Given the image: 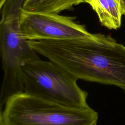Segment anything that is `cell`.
I'll return each instance as SVG.
<instances>
[{
    "label": "cell",
    "instance_id": "obj_1",
    "mask_svg": "<svg viewBox=\"0 0 125 125\" xmlns=\"http://www.w3.org/2000/svg\"><path fill=\"white\" fill-rule=\"evenodd\" d=\"M39 54L76 79L116 86L125 92V46L110 36L66 40H27Z\"/></svg>",
    "mask_w": 125,
    "mask_h": 125
},
{
    "label": "cell",
    "instance_id": "obj_2",
    "mask_svg": "<svg viewBox=\"0 0 125 125\" xmlns=\"http://www.w3.org/2000/svg\"><path fill=\"white\" fill-rule=\"evenodd\" d=\"M0 119L3 125H97L98 113L90 107L66 106L23 92L6 101Z\"/></svg>",
    "mask_w": 125,
    "mask_h": 125
},
{
    "label": "cell",
    "instance_id": "obj_3",
    "mask_svg": "<svg viewBox=\"0 0 125 125\" xmlns=\"http://www.w3.org/2000/svg\"><path fill=\"white\" fill-rule=\"evenodd\" d=\"M24 92L66 106L88 108L87 92L75 78L51 61L40 59L22 63Z\"/></svg>",
    "mask_w": 125,
    "mask_h": 125
},
{
    "label": "cell",
    "instance_id": "obj_4",
    "mask_svg": "<svg viewBox=\"0 0 125 125\" xmlns=\"http://www.w3.org/2000/svg\"><path fill=\"white\" fill-rule=\"evenodd\" d=\"M76 17L58 14L28 12L21 8L20 26L26 40H66L90 38L85 25L75 21Z\"/></svg>",
    "mask_w": 125,
    "mask_h": 125
},
{
    "label": "cell",
    "instance_id": "obj_5",
    "mask_svg": "<svg viewBox=\"0 0 125 125\" xmlns=\"http://www.w3.org/2000/svg\"><path fill=\"white\" fill-rule=\"evenodd\" d=\"M24 0H6L1 7L0 21V53L31 55L35 52L24 39L20 14Z\"/></svg>",
    "mask_w": 125,
    "mask_h": 125
},
{
    "label": "cell",
    "instance_id": "obj_6",
    "mask_svg": "<svg viewBox=\"0 0 125 125\" xmlns=\"http://www.w3.org/2000/svg\"><path fill=\"white\" fill-rule=\"evenodd\" d=\"M90 5L102 25L109 29L120 27L122 14L117 0H91Z\"/></svg>",
    "mask_w": 125,
    "mask_h": 125
},
{
    "label": "cell",
    "instance_id": "obj_7",
    "mask_svg": "<svg viewBox=\"0 0 125 125\" xmlns=\"http://www.w3.org/2000/svg\"><path fill=\"white\" fill-rule=\"evenodd\" d=\"M91 0H24L22 9L36 13L58 14L82 3L90 5Z\"/></svg>",
    "mask_w": 125,
    "mask_h": 125
},
{
    "label": "cell",
    "instance_id": "obj_8",
    "mask_svg": "<svg viewBox=\"0 0 125 125\" xmlns=\"http://www.w3.org/2000/svg\"><path fill=\"white\" fill-rule=\"evenodd\" d=\"M119 4L122 15L125 16V0H117Z\"/></svg>",
    "mask_w": 125,
    "mask_h": 125
},
{
    "label": "cell",
    "instance_id": "obj_9",
    "mask_svg": "<svg viewBox=\"0 0 125 125\" xmlns=\"http://www.w3.org/2000/svg\"><path fill=\"white\" fill-rule=\"evenodd\" d=\"M6 1V0H0V8L2 7L4 2Z\"/></svg>",
    "mask_w": 125,
    "mask_h": 125
}]
</instances>
